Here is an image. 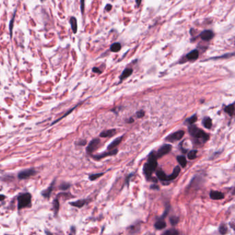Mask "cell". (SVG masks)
Here are the masks:
<instances>
[{
  "instance_id": "obj_22",
  "label": "cell",
  "mask_w": 235,
  "mask_h": 235,
  "mask_svg": "<svg viewBox=\"0 0 235 235\" xmlns=\"http://www.w3.org/2000/svg\"><path fill=\"white\" fill-rule=\"evenodd\" d=\"M177 160L182 168H185V167L186 166L187 160H186V158L184 156H178V157H177Z\"/></svg>"
},
{
  "instance_id": "obj_39",
  "label": "cell",
  "mask_w": 235,
  "mask_h": 235,
  "mask_svg": "<svg viewBox=\"0 0 235 235\" xmlns=\"http://www.w3.org/2000/svg\"><path fill=\"white\" fill-rule=\"evenodd\" d=\"M111 9H112V5L111 4H107L106 6V8H105V10L108 12L110 11Z\"/></svg>"
},
{
  "instance_id": "obj_14",
  "label": "cell",
  "mask_w": 235,
  "mask_h": 235,
  "mask_svg": "<svg viewBox=\"0 0 235 235\" xmlns=\"http://www.w3.org/2000/svg\"><path fill=\"white\" fill-rule=\"evenodd\" d=\"M88 203V199H80L74 202H71L70 204H71V206H75V207L76 208H81L83 207V206H85L86 204Z\"/></svg>"
},
{
  "instance_id": "obj_2",
  "label": "cell",
  "mask_w": 235,
  "mask_h": 235,
  "mask_svg": "<svg viewBox=\"0 0 235 235\" xmlns=\"http://www.w3.org/2000/svg\"><path fill=\"white\" fill-rule=\"evenodd\" d=\"M32 196L29 193H25L19 195L17 197V209L19 210L28 207L31 203Z\"/></svg>"
},
{
  "instance_id": "obj_28",
  "label": "cell",
  "mask_w": 235,
  "mask_h": 235,
  "mask_svg": "<svg viewBox=\"0 0 235 235\" xmlns=\"http://www.w3.org/2000/svg\"><path fill=\"white\" fill-rule=\"evenodd\" d=\"M197 150H191V151H190L188 153V158L189 159H190V160H193V159H195V158L197 157Z\"/></svg>"
},
{
  "instance_id": "obj_4",
  "label": "cell",
  "mask_w": 235,
  "mask_h": 235,
  "mask_svg": "<svg viewBox=\"0 0 235 235\" xmlns=\"http://www.w3.org/2000/svg\"><path fill=\"white\" fill-rule=\"evenodd\" d=\"M172 150V146L170 144H164L162 146H161L160 148H159V150H158V151L157 152V153L155 154V156L157 158V159H159V158H161L163 157V156L167 155V154H168L169 152L171 151Z\"/></svg>"
},
{
  "instance_id": "obj_6",
  "label": "cell",
  "mask_w": 235,
  "mask_h": 235,
  "mask_svg": "<svg viewBox=\"0 0 235 235\" xmlns=\"http://www.w3.org/2000/svg\"><path fill=\"white\" fill-rule=\"evenodd\" d=\"M100 144V140L96 138V139H92L90 142L89 143L88 146L86 148V152L88 154H92L95 150H97Z\"/></svg>"
},
{
  "instance_id": "obj_40",
  "label": "cell",
  "mask_w": 235,
  "mask_h": 235,
  "mask_svg": "<svg viewBox=\"0 0 235 235\" xmlns=\"http://www.w3.org/2000/svg\"><path fill=\"white\" fill-rule=\"evenodd\" d=\"M6 198V197L3 195H0V201H2Z\"/></svg>"
},
{
  "instance_id": "obj_34",
  "label": "cell",
  "mask_w": 235,
  "mask_h": 235,
  "mask_svg": "<svg viewBox=\"0 0 235 235\" xmlns=\"http://www.w3.org/2000/svg\"><path fill=\"white\" fill-rule=\"evenodd\" d=\"M164 234H167V235H177L179 234V232L177 231L175 229H171L169 230H167L166 232H164Z\"/></svg>"
},
{
  "instance_id": "obj_26",
  "label": "cell",
  "mask_w": 235,
  "mask_h": 235,
  "mask_svg": "<svg viewBox=\"0 0 235 235\" xmlns=\"http://www.w3.org/2000/svg\"><path fill=\"white\" fill-rule=\"evenodd\" d=\"M197 121V114H195L190 118H188V119L185 121V123H188V124L189 125H192L194 124Z\"/></svg>"
},
{
  "instance_id": "obj_33",
  "label": "cell",
  "mask_w": 235,
  "mask_h": 235,
  "mask_svg": "<svg viewBox=\"0 0 235 235\" xmlns=\"http://www.w3.org/2000/svg\"><path fill=\"white\" fill-rule=\"evenodd\" d=\"M179 217H171L170 218V222L173 225H177V224L179 223Z\"/></svg>"
},
{
  "instance_id": "obj_29",
  "label": "cell",
  "mask_w": 235,
  "mask_h": 235,
  "mask_svg": "<svg viewBox=\"0 0 235 235\" xmlns=\"http://www.w3.org/2000/svg\"><path fill=\"white\" fill-rule=\"evenodd\" d=\"M103 175H104V173L93 174V175H91L89 176V179L90 181H95V180H96L97 179L99 178V177H101V176H103Z\"/></svg>"
},
{
  "instance_id": "obj_18",
  "label": "cell",
  "mask_w": 235,
  "mask_h": 235,
  "mask_svg": "<svg viewBox=\"0 0 235 235\" xmlns=\"http://www.w3.org/2000/svg\"><path fill=\"white\" fill-rule=\"evenodd\" d=\"M70 24H71L73 32L75 34H76L77 32V21L76 18L75 17H72L70 19Z\"/></svg>"
},
{
  "instance_id": "obj_15",
  "label": "cell",
  "mask_w": 235,
  "mask_h": 235,
  "mask_svg": "<svg viewBox=\"0 0 235 235\" xmlns=\"http://www.w3.org/2000/svg\"><path fill=\"white\" fill-rule=\"evenodd\" d=\"M132 72H133V70L132 69H125L124 71H123V73H121V76H120L119 79L121 82H122L123 80L125 79L126 78H128V77H130L131 75L132 74Z\"/></svg>"
},
{
  "instance_id": "obj_35",
  "label": "cell",
  "mask_w": 235,
  "mask_h": 235,
  "mask_svg": "<svg viewBox=\"0 0 235 235\" xmlns=\"http://www.w3.org/2000/svg\"><path fill=\"white\" fill-rule=\"evenodd\" d=\"M136 115H137V118H142L145 116V112L142 110H139V111H138V112H137Z\"/></svg>"
},
{
  "instance_id": "obj_41",
  "label": "cell",
  "mask_w": 235,
  "mask_h": 235,
  "mask_svg": "<svg viewBox=\"0 0 235 235\" xmlns=\"http://www.w3.org/2000/svg\"><path fill=\"white\" fill-rule=\"evenodd\" d=\"M136 3H137V6L139 7L140 6V4L141 3V0H135Z\"/></svg>"
},
{
  "instance_id": "obj_23",
  "label": "cell",
  "mask_w": 235,
  "mask_h": 235,
  "mask_svg": "<svg viewBox=\"0 0 235 235\" xmlns=\"http://www.w3.org/2000/svg\"><path fill=\"white\" fill-rule=\"evenodd\" d=\"M157 176L158 177V179L161 181H168V176L166 175V173H164L162 170H158L157 172Z\"/></svg>"
},
{
  "instance_id": "obj_30",
  "label": "cell",
  "mask_w": 235,
  "mask_h": 235,
  "mask_svg": "<svg viewBox=\"0 0 235 235\" xmlns=\"http://www.w3.org/2000/svg\"><path fill=\"white\" fill-rule=\"evenodd\" d=\"M219 232L221 234H225L227 232V227L226 225L224 223H222L219 227Z\"/></svg>"
},
{
  "instance_id": "obj_43",
  "label": "cell",
  "mask_w": 235,
  "mask_h": 235,
  "mask_svg": "<svg viewBox=\"0 0 235 235\" xmlns=\"http://www.w3.org/2000/svg\"><path fill=\"white\" fill-rule=\"evenodd\" d=\"M86 141L84 140V142H79L78 145H80V146H84V145H86Z\"/></svg>"
},
{
  "instance_id": "obj_31",
  "label": "cell",
  "mask_w": 235,
  "mask_h": 235,
  "mask_svg": "<svg viewBox=\"0 0 235 235\" xmlns=\"http://www.w3.org/2000/svg\"><path fill=\"white\" fill-rule=\"evenodd\" d=\"M15 12H14L13 14V17H12V19L10 20V25H9V30H10V38H12V28H13V24H14V20H15Z\"/></svg>"
},
{
  "instance_id": "obj_17",
  "label": "cell",
  "mask_w": 235,
  "mask_h": 235,
  "mask_svg": "<svg viewBox=\"0 0 235 235\" xmlns=\"http://www.w3.org/2000/svg\"><path fill=\"white\" fill-rule=\"evenodd\" d=\"M116 134V130L115 129H110V130H107L102 132L100 134V137H111Z\"/></svg>"
},
{
  "instance_id": "obj_9",
  "label": "cell",
  "mask_w": 235,
  "mask_h": 235,
  "mask_svg": "<svg viewBox=\"0 0 235 235\" xmlns=\"http://www.w3.org/2000/svg\"><path fill=\"white\" fill-rule=\"evenodd\" d=\"M55 180H54L53 182L51 183V184L50 185V186L47 188V189L44 190L42 191V195L44 197V198H46V199L50 198L52 193H53L54 186H55Z\"/></svg>"
},
{
  "instance_id": "obj_20",
  "label": "cell",
  "mask_w": 235,
  "mask_h": 235,
  "mask_svg": "<svg viewBox=\"0 0 235 235\" xmlns=\"http://www.w3.org/2000/svg\"><path fill=\"white\" fill-rule=\"evenodd\" d=\"M224 110H225V112H227L230 116H233V114L234 113V103H233L232 104L228 105L225 108Z\"/></svg>"
},
{
  "instance_id": "obj_44",
  "label": "cell",
  "mask_w": 235,
  "mask_h": 235,
  "mask_svg": "<svg viewBox=\"0 0 235 235\" xmlns=\"http://www.w3.org/2000/svg\"><path fill=\"white\" fill-rule=\"evenodd\" d=\"M130 120H129V121H128V123H132V122L134 121V120H133V119H132V118H131V119H129Z\"/></svg>"
},
{
  "instance_id": "obj_21",
  "label": "cell",
  "mask_w": 235,
  "mask_h": 235,
  "mask_svg": "<svg viewBox=\"0 0 235 235\" xmlns=\"http://www.w3.org/2000/svg\"><path fill=\"white\" fill-rule=\"evenodd\" d=\"M166 227V223L162 219L158 221L155 224V227L157 230H162L164 229Z\"/></svg>"
},
{
  "instance_id": "obj_27",
  "label": "cell",
  "mask_w": 235,
  "mask_h": 235,
  "mask_svg": "<svg viewBox=\"0 0 235 235\" xmlns=\"http://www.w3.org/2000/svg\"><path fill=\"white\" fill-rule=\"evenodd\" d=\"M77 106H78V105H76V106H74V107H73V108H71V110H69V111H68V112H66V113H65V114H64V115H63L62 116H61V117H60V118H59V119H57V120H55V121H53V123H51V125H54V124H55V123H57V122H58V121H60V120H62V119H63V118H64V117H65V116H67V115H69V114L70 113H71V112H73V110H75V108H77Z\"/></svg>"
},
{
  "instance_id": "obj_10",
  "label": "cell",
  "mask_w": 235,
  "mask_h": 235,
  "mask_svg": "<svg viewBox=\"0 0 235 235\" xmlns=\"http://www.w3.org/2000/svg\"><path fill=\"white\" fill-rule=\"evenodd\" d=\"M186 56V59L189 61L197 60L199 58V52L198 50L195 49L191 52H190L189 53H188Z\"/></svg>"
},
{
  "instance_id": "obj_1",
  "label": "cell",
  "mask_w": 235,
  "mask_h": 235,
  "mask_svg": "<svg viewBox=\"0 0 235 235\" xmlns=\"http://www.w3.org/2000/svg\"><path fill=\"white\" fill-rule=\"evenodd\" d=\"M188 131L189 133L192 137H193L195 139V141H197V144L201 145L203 143H206L210 139V136L208 134L201 130L198 127L195 126L194 125H190L188 128Z\"/></svg>"
},
{
  "instance_id": "obj_32",
  "label": "cell",
  "mask_w": 235,
  "mask_h": 235,
  "mask_svg": "<svg viewBox=\"0 0 235 235\" xmlns=\"http://www.w3.org/2000/svg\"><path fill=\"white\" fill-rule=\"evenodd\" d=\"M70 187H71V184H70L69 183L64 182L60 185V189L62 190H63V191H64V190H67L69 188H70Z\"/></svg>"
},
{
  "instance_id": "obj_45",
  "label": "cell",
  "mask_w": 235,
  "mask_h": 235,
  "mask_svg": "<svg viewBox=\"0 0 235 235\" xmlns=\"http://www.w3.org/2000/svg\"><path fill=\"white\" fill-rule=\"evenodd\" d=\"M41 1H44V0H41Z\"/></svg>"
},
{
  "instance_id": "obj_19",
  "label": "cell",
  "mask_w": 235,
  "mask_h": 235,
  "mask_svg": "<svg viewBox=\"0 0 235 235\" xmlns=\"http://www.w3.org/2000/svg\"><path fill=\"white\" fill-rule=\"evenodd\" d=\"M203 125L207 129H210L212 126V119L210 117H205L203 119L202 121Z\"/></svg>"
},
{
  "instance_id": "obj_16",
  "label": "cell",
  "mask_w": 235,
  "mask_h": 235,
  "mask_svg": "<svg viewBox=\"0 0 235 235\" xmlns=\"http://www.w3.org/2000/svg\"><path fill=\"white\" fill-rule=\"evenodd\" d=\"M123 137V136H121V137H118V138H116V139H114L112 143H110V144L108 145V150H112V149L115 148L120 143H121Z\"/></svg>"
},
{
  "instance_id": "obj_36",
  "label": "cell",
  "mask_w": 235,
  "mask_h": 235,
  "mask_svg": "<svg viewBox=\"0 0 235 235\" xmlns=\"http://www.w3.org/2000/svg\"><path fill=\"white\" fill-rule=\"evenodd\" d=\"M81 2V10H82V13L84 14V4H85V0H80Z\"/></svg>"
},
{
  "instance_id": "obj_5",
  "label": "cell",
  "mask_w": 235,
  "mask_h": 235,
  "mask_svg": "<svg viewBox=\"0 0 235 235\" xmlns=\"http://www.w3.org/2000/svg\"><path fill=\"white\" fill-rule=\"evenodd\" d=\"M185 132L184 130H178L174 133L170 134L166 138L167 141H170V142H174V141H179L183 138L184 136Z\"/></svg>"
},
{
  "instance_id": "obj_3",
  "label": "cell",
  "mask_w": 235,
  "mask_h": 235,
  "mask_svg": "<svg viewBox=\"0 0 235 235\" xmlns=\"http://www.w3.org/2000/svg\"><path fill=\"white\" fill-rule=\"evenodd\" d=\"M36 173H37V171L35 169H33V168L21 170L18 174V179L19 180H24V179L29 178L31 176L35 175V174Z\"/></svg>"
},
{
  "instance_id": "obj_25",
  "label": "cell",
  "mask_w": 235,
  "mask_h": 235,
  "mask_svg": "<svg viewBox=\"0 0 235 235\" xmlns=\"http://www.w3.org/2000/svg\"><path fill=\"white\" fill-rule=\"evenodd\" d=\"M53 209L54 212H55V214L57 215L59 212V210H60V202H59V200L57 198L53 200Z\"/></svg>"
},
{
  "instance_id": "obj_37",
  "label": "cell",
  "mask_w": 235,
  "mask_h": 235,
  "mask_svg": "<svg viewBox=\"0 0 235 235\" xmlns=\"http://www.w3.org/2000/svg\"><path fill=\"white\" fill-rule=\"evenodd\" d=\"M169 210H170V208H169V207H167L166 208V210H165V212H164V214H163L162 217H161V219H163L166 217L167 216V214H168V213L169 212Z\"/></svg>"
},
{
  "instance_id": "obj_11",
  "label": "cell",
  "mask_w": 235,
  "mask_h": 235,
  "mask_svg": "<svg viewBox=\"0 0 235 235\" xmlns=\"http://www.w3.org/2000/svg\"><path fill=\"white\" fill-rule=\"evenodd\" d=\"M210 198L213 200H221L225 197L223 193H221V192L214 190H212L210 193Z\"/></svg>"
},
{
  "instance_id": "obj_38",
  "label": "cell",
  "mask_w": 235,
  "mask_h": 235,
  "mask_svg": "<svg viewBox=\"0 0 235 235\" xmlns=\"http://www.w3.org/2000/svg\"><path fill=\"white\" fill-rule=\"evenodd\" d=\"M92 71L93 73H99V74H100V73H101V70H99L98 69V68L97 67H95L92 69Z\"/></svg>"
},
{
  "instance_id": "obj_42",
  "label": "cell",
  "mask_w": 235,
  "mask_h": 235,
  "mask_svg": "<svg viewBox=\"0 0 235 235\" xmlns=\"http://www.w3.org/2000/svg\"><path fill=\"white\" fill-rule=\"evenodd\" d=\"M150 188H151V189H154V190H159V187H158L157 186H155V185H153V186H152L151 187H150Z\"/></svg>"
},
{
  "instance_id": "obj_8",
  "label": "cell",
  "mask_w": 235,
  "mask_h": 235,
  "mask_svg": "<svg viewBox=\"0 0 235 235\" xmlns=\"http://www.w3.org/2000/svg\"><path fill=\"white\" fill-rule=\"evenodd\" d=\"M118 150L117 149H112V150H110V151L108 152H103V153L99 154V155H92V157L95 159H103V158H105L106 157H108V156H112L116 155L117 153Z\"/></svg>"
},
{
  "instance_id": "obj_7",
  "label": "cell",
  "mask_w": 235,
  "mask_h": 235,
  "mask_svg": "<svg viewBox=\"0 0 235 235\" xmlns=\"http://www.w3.org/2000/svg\"><path fill=\"white\" fill-rule=\"evenodd\" d=\"M214 33L210 30H203L201 33L200 34L199 37H201V39L202 40L206 41V42H208V41H210L214 37Z\"/></svg>"
},
{
  "instance_id": "obj_13",
  "label": "cell",
  "mask_w": 235,
  "mask_h": 235,
  "mask_svg": "<svg viewBox=\"0 0 235 235\" xmlns=\"http://www.w3.org/2000/svg\"><path fill=\"white\" fill-rule=\"evenodd\" d=\"M180 172H181L180 167L178 166H176L175 168V169L173 170V173H172L170 176H168V181L175 180V179L179 176V173H180Z\"/></svg>"
},
{
  "instance_id": "obj_12",
  "label": "cell",
  "mask_w": 235,
  "mask_h": 235,
  "mask_svg": "<svg viewBox=\"0 0 235 235\" xmlns=\"http://www.w3.org/2000/svg\"><path fill=\"white\" fill-rule=\"evenodd\" d=\"M154 171L155 170L152 169L148 163L145 164L144 166H143V173H144L145 175L146 176L147 179H150L151 178V175Z\"/></svg>"
},
{
  "instance_id": "obj_24",
  "label": "cell",
  "mask_w": 235,
  "mask_h": 235,
  "mask_svg": "<svg viewBox=\"0 0 235 235\" xmlns=\"http://www.w3.org/2000/svg\"><path fill=\"white\" fill-rule=\"evenodd\" d=\"M121 45L120 43L119 42H116V43H114V44H112L110 46V51L112 52H114V53H117V52H119L120 50H121Z\"/></svg>"
}]
</instances>
